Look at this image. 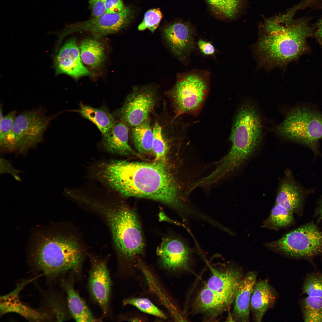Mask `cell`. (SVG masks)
Instances as JSON below:
<instances>
[{
    "instance_id": "1",
    "label": "cell",
    "mask_w": 322,
    "mask_h": 322,
    "mask_svg": "<svg viewBox=\"0 0 322 322\" xmlns=\"http://www.w3.org/2000/svg\"><path fill=\"white\" fill-rule=\"evenodd\" d=\"M92 175L110 189L126 197L152 199L183 211L174 180L161 162L153 163L111 160L93 165Z\"/></svg>"
},
{
    "instance_id": "2",
    "label": "cell",
    "mask_w": 322,
    "mask_h": 322,
    "mask_svg": "<svg viewBox=\"0 0 322 322\" xmlns=\"http://www.w3.org/2000/svg\"><path fill=\"white\" fill-rule=\"evenodd\" d=\"M295 13L291 10L264 22V34L257 45L263 63L272 66H284L305 50L306 39L312 29L305 19H294Z\"/></svg>"
},
{
    "instance_id": "3",
    "label": "cell",
    "mask_w": 322,
    "mask_h": 322,
    "mask_svg": "<svg viewBox=\"0 0 322 322\" xmlns=\"http://www.w3.org/2000/svg\"><path fill=\"white\" fill-rule=\"evenodd\" d=\"M262 137V126L258 110L253 103L246 101L236 113L230 137L231 147L216 163V173L226 177L239 168L258 148Z\"/></svg>"
},
{
    "instance_id": "4",
    "label": "cell",
    "mask_w": 322,
    "mask_h": 322,
    "mask_svg": "<svg viewBox=\"0 0 322 322\" xmlns=\"http://www.w3.org/2000/svg\"><path fill=\"white\" fill-rule=\"evenodd\" d=\"M33 259L38 269L51 279L69 271L78 274L81 270L83 253L74 238L56 235L43 239Z\"/></svg>"
},
{
    "instance_id": "5",
    "label": "cell",
    "mask_w": 322,
    "mask_h": 322,
    "mask_svg": "<svg viewBox=\"0 0 322 322\" xmlns=\"http://www.w3.org/2000/svg\"><path fill=\"white\" fill-rule=\"evenodd\" d=\"M92 205L105 215L115 244L121 255L130 258L143 253L144 243L142 229L133 210L124 206H103L95 201Z\"/></svg>"
},
{
    "instance_id": "6",
    "label": "cell",
    "mask_w": 322,
    "mask_h": 322,
    "mask_svg": "<svg viewBox=\"0 0 322 322\" xmlns=\"http://www.w3.org/2000/svg\"><path fill=\"white\" fill-rule=\"evenodd\" d=\"M274 129L279 135L315 149L322 139V114L306 106H297Z\"/></svg>"
},
{
    "instance_id": "7",
    "label": "cell",
    "mask_w": 322,
    "mask_h": 322,
    "mask_svg": "<svg viewBox=\"0 0 322 322\" xmlns=\"http://www.w3.org/2000/svg\"><path fill=\"white\" fill-rule=\"evenodd\" d=\"M209 74L195 70L182 74L171 91L177 116L195 112L204 103L209 90Z\"/></svg>"
},
{
    "instance_id": "8",
    "label": "cell",
    "mask_w": 322,
    "mask_h": 322,
    "mask_svg": "<svg viewBox=\"0 0 322 322\" xmlns=\"http://www.w3.org/2000/svg\"><path fill=\"white\" fill-rule=\"evenodd\" d=\"M265 247L287 256L308 258L322 254V231L309 223L296 229Z\"/></svg>"
},
{
    "instance_id": "9",
    "label": "cell",
    "mask_w": 322,
    "mask_h": 322,
    "mask_svg": "<svg viewBox=\"0 0 322 322\" xmlns=\"http://www.w3.org/2000/svg\"><path fill=\"white\" fill-rule=\"evenodd\" d=\"M53 116L38 109L22 112L16 117L13 133L15 149L24 150L40 142Z\"/></svg>"
},
{
    "instance_id": "10",
    "label": "cell",
    "mask_w": 322,
    "mask_h": 322,
    "mask_svg": "<svg viewBox=\"0 0 322 322\" xmlns=\"http://www.w3.org/2000/svg\"><path fill=\"white\" fill-rule=\"evenodd\" d=\"M130 15V10L127 7H125L119 13H106L98 17L93 18L69 26L59 39L62 41L68 35L79 32H87L92 36L101 38L116 33L126 26L129 21Z\"/></svg>"
},
{
    "instance_id": "11",
    "label": "cell",
    "mask_w": 322,
    "mask_h": 322,
    "mask_svg": "<svg viewBox=\"0 0 322 322\" xmlns=\"http://www.w3.org/2000/svg\"><path fill=\"white\" fill-rule=\"evenodd\" d=\"M155 93L150 87L135 88L127 97L120 109L123 122L134 127L147 120L154 105Z\"/></svg>"
},
{
    "instance_id": "12",
    "label": "cell",
    "mask_w": 322,
    "mask_h": 322,
    "mask_svg": "<svg viewBox=\"0 0 322 322\" xmlns=\"http://www.w3.org/2000/svg\"><path fill=\"white\" fill-rule=\"evenodd\" d=\"M163 35L173 53L181 61L189 60L195 48V31L189 22H178L167 26Z\"/></svg>"
},
{
    "instance_id": "13",
    "label": "cell",
    "mask_w": 322,
    "mask_h": 322,
    "mask_svg": "<svg viewBox=\"0 0 322 322\" xmlns=\"http://www.w3.org/2000/svg\"><path fill=\"white\" fill-rule=\"evenodd\" d=\"M57 51L54 59L56 75L66 74L76 80L83 76L92 75L83 65L75 38L69 39Z\"/></svg>"
},
{
    "instance_id": "14",
    "label": "cell",
    "mask_w": 322,
    "mask_h": 322,
    "mask_svg": "<svg viewBox=\"0 0 322 322\" xmlns=\"http://www.w3.org/2000/svg\"><path fill=\"white\" fill-rule=\"evenodd\" d=\"M34 279L24 280L18 283L13 291L0 296L1 315L9 313H16L32 322L44 321L49 319L50 317L47 313L29 306L20 300L21 291Z\"/></svg>"
},
{
    "instance_id": "15",
    "label": "cell",
    "mask_w": 322,
    "mask_h": 322,
    "mask_svg": "<svg viewBox=\"0 0 322 322\" xmlns=\"http://www.w3.org/2000/svg\"><path fill=\"white\" fill-rule=\"evenodd\" d=\"M111 284L106 262L93 260L89 274V289L92 296L104 315L108 310Z\"/></svg>"
},
{
    "instance_id": "16",
    "label": "cell",
    "mask_w": 322,
    "mask_h": 322,
    "mask_svg": "<svg viewBox=\"0 0 322 322\" xmlns=\"http://www.w3.org/2000/svg\"><path fill=\"white\" fill-rule=\"evenodd\" d=\"M157 253L163 266L175 270L186 268L190 259L191 251L185 244L177 238L165 239L157 248Z\"/></svg>"
},
{
    "instance_id": "17",
    "label": "cell",
    "mask_w": 322,
    "mask_h": 322,
    "mask_svg": "<svg viewBox=\"0 0 322 322\" xmlns=\"http://www.w3.org/2000/svg\"><path fill=\"white\" fill-rule=\"evenodd\" d=\"M210 268L211 275L206 286L232 304L238 288L243 278L242 272L234 268H229L222 271L211 267Z\"/></svg>"
},
{
    "instance_id": "18",
    "label": "cell",
    "mask_w": 322,
    "mask_h": 322,
    "mask_svg": "<svg viewBox=\"0 0 322 322\" xmlns=\"http://www.w3.org/2000/svg\"><path fill=\"white\" fill-rule=\"evenodd\" d=\"M256 282L257 274L253 272L248 273L241 281L234 301L233 318L235 321H249L250 299Z\"/></svg>"
},
{
    "instance_id": "19",
    "label": "cell",
    "mask_w": 322,
    "mask_h": 322,
    "mask_svg": "<svg viewBox=\"0 0 322 322\" xmlns=\"http://www.w3.org/2000/svg\"><path fill=\"white\" fill-rule=\"evenodd\" d=\"M276 298L275 292L267 281L256 282L250 302V311L255 321H261L267 311L274 304Z\"/></svg>"
},
{
    "instance_id": "20",
    "label": "cell",
    "mask_w": 322,
    "mask_h": 322,
    "mask_svg": "<svg viewBox=\"0 0 322 322\" xmlns=\"http://www.w3.org/2000/svg\"><path fill=\"white\" fill-rule=\"evenodd\" d=\"M231 304L227 299L205 286L197 296L193 307L196 312L212 318L218 316Z\"/></svg>"
},
{
    "instance_id": "21",
    "label": "cell",
    "mask_w": 322,
    "mask_h": 322,
    "mask_svg": "<svg viewBox=\"0 0 322 322\" xmlns=\"http://www.w3.org/2000/svg\"><path fill=\"white\" fill-rule=\"evenodd\" d=\"M128 130L125 123L116 122L113 127L103 135V146L107 152L114 154H134L128 144Z\"/></svg>"
},
{
    "instance_id": "22",
    "label": "cell",
    "mask_w": 322,
    "mask_h": 322,
    "mask_svg": "<svg viewBox=\"0 0 322 322\" xmlns=\"http://www.w3.org/2000/svg\"><path fill=\"white\" fill-rule=\"evenodd\" d=\"M101 38L92 36L82 40L79 49L82 62L92 70H97L103 66L106 59V48Z\"/></svg>"
},
{
    "instance_id": "23",
    "label": "cell",
    "mask_w": 322,
    "mask_h": 322,
    "mask_svg": "<svg viewBox=\"0 0 322 322\" xmlns=\"http://www.w3.org/2000/svg\"><path fill=\"white\" fill-rule=\"evenodd\" d=\"M303 196L301 189L291 179H284L280 184L276 204L292 212H298L303 204Z\"/></svg>"
},
{
    "instance_id": "24",
    "label": "cell",
    "mask_w": 322,
    "mask_h": 322,
    "mask_svg": "<svg viewBox=\"0 0 322 322\" xmlns=\"http://www.w3.org/2000/svg\"><path fill=\"white\" fill-rule=\"evenodd\" d=\"M62 286L67 295L69 311L77 322H95L100 319L93 316L85 301L74 288L72 281H63Z\"/></svg>"
},
{
    "instance_id": "25",
    "label": "cell",
    "mask_w": 322,
    "mask_h": 322,
    "mask_svg": "<svg viewBox=\"0 0 322 322\" xmlns=\"http://www.w3.org/2000/svg\"><path fill=\"white\" fill-rule=\"evenodd\" d=\"M79 112L94 124L103 135L108 132L116 121L112 115L105 108H96L81 103Z\"/></svg>"
},
{
    "instance_id": "26",
    "label": "cell",
    "mask_w": 322,
    "mask_h": 322,
    "mask_svg": "<svg viewBox=\"0 0 322 322\" xmlns=\"http://www.w3.org/2000/svg\"><path fill=\"white\" fill-rule=\"evenodd\" d=\"M131 134L134 144L138 152L146 154L152 150L153 132L149 120L147 119L134 127Z\"/></svg>"
},
{
    "instance_id": "27",
    "label": "cell",
    "mask_w": 322,
    "mask_h": 322,
    "mask_svg": "<svg viewBox=\"0 0 322 322\" xmlns=\"http://www.w3.org/2000/svg\"><path fill=\"white\" fill-rule=\"evenodd\" d=\"M244 0H205L210 11L222 19H232L238 13Z\"/></svg>"
},
{
    "instance_id": "28",
    "label": "cell",
    "mask_w": 322,
    "mask_h": 322,
    "mask_svg": "<svg viewBox=\"0 0 322 322\" xmlns=\"http://www.w3.org/2000/svg\"><path fill=\"white\" fill-rule=\"evenodd\" d=\"M293 214L275 204L269 216L264 222L263 227L275 230L287 227L293 221Z\"/></svg>"
},
{
    "instance_id": "29",
    "label": "cell",
    "mask_w": 322,
    "mask_h": 322,
    "mask_svg": "<svg viewBox=\"0 0 322 322\" xmlns=\"http://www.w3.org/2000/svg\"><path fill=\"white\" fill-rule=\"evenodd\" d=\"M303 318L305 322H322V298L308 296L301 304Z\"/></svg>"
},
{
    "instance_id": "30",
    "label": "cell",
    "mask_w": 322,
    "mask_h": 322,
    "mask_svg": "<svg viewBox=\"0 0 322 322\" xmlns=\"http://www.w3.org/2000/svg\"><path fill=\"white\" fill-rule=\"evenodd\" d=\"M16 114V111H13L0 120L1 145L9 149L15 148L13 128Z\"/></svg>"
},
{
    "instance_id": "31",
    "label": "cell",
    "mask_w": 322,
    "mask_h": 322,
    "mask_svg": "<svg viewBox=\"0 0 322 322\" xmlns=\"http://www.w3.org/2000/svg\"><path fill=\"white\" fill-rule=\"evenodd\" d=\"M153 131L152 150L155 155V161L164 163L168 147L163 135L162 128L158 122L155 123Z\"/></svg>"
},
{
    "instance_id": "32",
    "label": "cell",
    "mask_w": 322,
    "mask_h": 322,
    "mask_svg": "<svg viewBox=\"0 0 322 322\" xmlns=\"http://www.w3.org/2000/svg\"><path fill=\"white\" fill-rule=\"evenodd\" d=\"M124 305H133L140 311L162 318L165 319V315L150 300L145 298H130L123 301Z\"/></svg>"
},
{
    "instance_id": "33",
    "label": "cell",
    "mask_w": 322,
    "mask_h": 322,
    "mask_svg": "<svg viewBox=\"0 0 322 322\" xmlns=\"http://www.w3.org/2000/svg\"><path fill=\"white\" fill-rule=\"evenodd\" d=\"M302 291L308 296L322 298V275L317 273L309 275L304 282Z\"/></svg>"
},
{
    "instance_id": "34",
    "label": "cell",
    "mask_w": 322,
    "mask_h": 322,
    "mask_svg": "<svg viewBox=\"0 0 322 322\" xmlns=\"http://www.w3.org/2000/svg\"><path fill=\"white\" fill-rule=\"evenodd\" d=\"M162 17L160 9L148 10L145 14L143 20L138 25V30L143 31L148 29L153 33L158 26Z\"/></svg>"
},
{
    "instance_id": "35",
    "label": "cell",
    "mask_w": 322,
    "mask_h": 322,
    "mask_svg": "<svg viewBox=\"0 0 322 322\" xmlns=\"http://www.w3.org/2000/svg\"><path fill=\"white\" fill-rule=\"evenodd\" d=\"M106 0H89V6L93 18L100 17L106 13Z\"/></svg>"
},
{
    "instance_id": "36",
    "label": "cell",
    "mask_w": 322,
    "mask_h": 322,
    "mask_svg": "<svg viewBox=\"0 0 322 322\" xmlns=\"http://www.w3.org/2000/svg\"><path fill=\"white\" fill-rule=\"evenodd\" d=\"M106 13H116L122 12L124 9L122 0H106Z\"/></svg>"
},
{
    "instance_id": "37",
    "label": "cell",
    "mask_w": 322,
    "mask_h": 322,
    "mask_svg": "<svg viewBox=\"0 0 322 322\" xmlns=\"http://www.w3.org/2000/svg\"><path fill=\"white\" fill-rule=\"evenodd\" d=\"M197 45L200 51L205 55H211L215 52L214 46L210 42L200 39L198 41Z\"/></svg>"
},
{
    "instance_id": "38",
    "label": "cell",
    "mask_w": 322,
    "mask_h": 322,
    "mask_svg": "<svg viewBox=\"0 0 322 322\" xmlns=\"http://www.w3.org/2000/svg\"><path fill=\"white\" fill-rule=\"evenodd\" d=\"M317 26L315 35L319 40L322 41V17L318 22Z\"/></svg>"
},
{
    "instance_id": "39",
    "label": "cell",
    "mask_w": 322,
    "mask_h": 322,
    "mask_svg": "<svg viewBox=\"0 0 322 322\" xmlns=\"http://www.w3.org/2000/svg\"><path fill=\"white\" fill-rule=\"evenodd\" d=\"M318 214L320 219H322V202L321 203L318 210Z\"/></svg>"
}]
</instances>
